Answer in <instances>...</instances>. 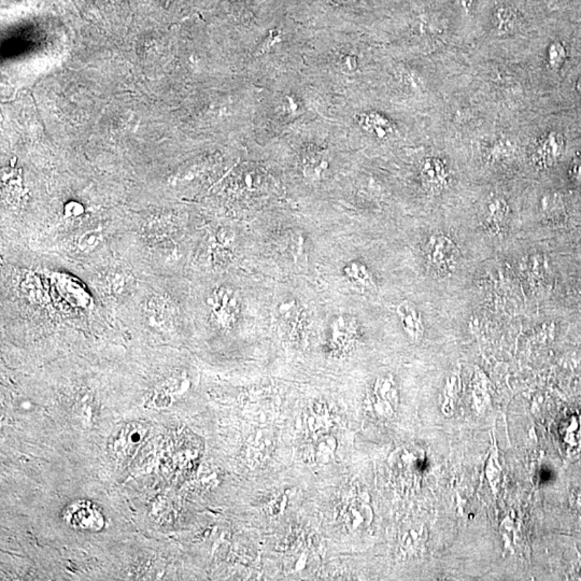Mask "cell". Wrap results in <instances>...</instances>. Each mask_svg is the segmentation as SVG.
Here are the masks:
<instances>
[{"mask_svg": "<svg viewBox=\"0 0 581 581\" xmlns=\"http://www.w3.org/2000/svg\"><path fill=\"white\" fill-rule=\"evenodd\" d=\"M109 285L113 292H121L122 289H124V285H125V279H124L123 275L114 273L109 280Z\"/></svg>", "mask_w": 581, "mask_h": 581, "instance_id": "44dd1931", "label": "cell"}, {"mask_svg": "<svg viewBox=\"0 0 581 581\" xmlns=\"http://www.w3.org/2000/svg\"><path fill=\"white\" fill-rule=\"evenodd\" d=\"M147 429L141 423H129L118 429L109 441V451L116 459L127 458L135 452L147 435Z\"/></svg>", "mask_w": 581, "mask_h": 581, "instance_id": "52a82bcc", "label": "cell"}, {"mask_svg": "<svg viewBox=\"0 0 581 581\" xmlns=\"http://www.w3.org/2000/svg\"><path fill=\"white\" fill-rule=\"evenodd\" d=\"M571 175L576 180H581V157H577L573 161L572 167H571Z\"/></svg>", "mask_w": 581, "mask_h": 581, "instance_id": "7402d4cb", "label": "cell"}, {"mask_svg": "<svg viewBox=\"0 0 581 581\" xmlns=\"http://www.w3.org/2000/svg\"><path fill=\"white\" fill-rule=\"evenodd\" d=\"M69 527L80 531L98 532L104 527V519L97 506L88 501L70 504L63 514Z\"/></svg>", "mask_w": 581, "mask_h": 581, "instance_id": "8992f818", "label": "cell"}, {"mask_svg": "<svg viewBox=\"0 0 581 581\" xmlns=\"http://www.w3.org/2000/svg\"><path fill=\"white\" fill-rule=\"evenodd\" d=\"M427 271L436 279H446L454 273L460 261L458 246L448 236H431L423 249Z\"/></svg>", "mask_w": 581, "mask_h": 581, "instance_id": "6da1fadb", "label": "cell"}, {"mask_svg": "<svg viewBox=\"0 0 581 581\" xmlns=\"http://www.w3.org/2000/svg\"><path fill=\"white\" fill-rule=\"evenodd\" d=\"M367 508L364 504L361 503L349 504L344 509V514H342L346 525L351 530L360 529V527H363L367 521L365 515V510Z\"/></svg>", "mask_w": 581, "mask_h": 581, "instance_id": "2e32d148", "label": "cell"}, {"mask_svg": "<svg viewBox=\"0 0 581 581\" xmlns=\"http://www.w3.org/2000/svg\"><path fill=\"white\" fill-rule=\"evenodd\" d=\"M564 145V138L560 133L545 134L532 143L529 150L530 161L536 168H549L562 157Z\"/></svg>", "mask_w": 581, "mask_h": 581, "instance_id": "5b68a950", "label": "cell"}, {"mask_svg": "<svg viewBox=\"0 0 581 581\" xmlns=\"http://www.w3.org/2000/svg\"><path fill=\"white\" fill-rule=\"evenodd\" d=\"M65 216L67 218H76L84 214V208L82 205L77 202H70L65 206Z\"/></svg>", "mask_w": 581, "mask_h": 581, "instance_id": "ffe728a7", "label": "cell"}, {"mask_svg": "<svg viewBox=\"0 0 581 581\" xmlns=\"http://www.w3.org/2000/svg\"><path fill=\"white\" fill-rule=\"evenodd\" d=\"M207 304L218 328L230 330L239 319L241 301L238 293L232 287H216L209 295Z\"/></svg>", "mask_w": 581, "mask_h": 581, "instance_id": "7a4b0ae2", "label": "cell"}, {"mask_svg": "<svg viewBox=\"0 0 581 581\" xmlns=\"http://www.w3.org/2000/svg\"><path fill=\"white\" fill-rule=\"evenodd\" d=\"M578 88H579V90H580V93H581V81H580V83H579Z\"/></svg>", "mask_w": 581, "mask_h": 581, "instance_id": "603a6c76", "label": "cell"}, {"mask_svg": "<svg viewBox=\"0 0 581 581\" xmlns=\"http://www.w3.org/2000/svg\"><path fill=\"white\" fill-rule=\"evenodd\" d=\"M565 58V50L563 45L559 42L550 45L548 53L549 64L551 67H560Z\"/></svg>", "mask_w": 581, "mask_h": 581, "instance_id": "d6986e66", "label": "cell"}, {"mask_svg": "<svg viewBox=\"0 0 581 581\" xmlns=\"http://www.w3.org/2000/svg\"><path fill=\"white\" fill-rule=\"evenodd\" d=\"M397 313L406 334L413 342H419L424 333L422 315L419 309L411 301H405L397 306Z\"/></svg>", "mask_w": 581, "mask_h": 581, "instance_id": "8fae6325", "label": "cell"}, {"mask_svg": "<svg viewBox=\"0 0 581 581\" xmlns=\"http://www.w3.org/2000/svg\"><path fill=\"white\" fill-rule=\"evenodd\" d=\"M304 167L306 173H312L315 176H318L320 173L324 170L326 167L324 159L321 157L320 153L315 151H308L305 153Z\"/></svg>", "mask_w": 581, "mask_h": 581, "instance_id": "ac0fdd59", "label": "cell"}, {"mask_svg": "<svg viewBox=\"0 0 581 581\" xmlns=\"http://www.w3.org/2000/svg\"><path fill=\"white\" fill-rule=\"evenodd\" d=\"M143 316L150 326L157 328H167L173 319V307L168 299L165 297H150L145 301Z\"/></svg>", "mask_w": 581, "mask_h": 581, "instance_id": "30bf717a", "label": "cell"}, {"mask_svg": "<svg viewBox=\"0 0 581 581\" xmlns=\"http://www.w3.org/2000/svg\"><path fill=\"white\" fill-rule=\"evenodd\" d=\"M336 451L335 438L330 436L317 437L312 444L305 449L304 456L306 461H313L319 464L331 462Z\"/></svg>", "mask_w": 581, "mask_h": 581, "instance_id": "4fadbf2b", "label": "cell"}, {"mask_svg": "<svg viewBox=\"0 0 581 581\" xmlns=\"http://www.w3.org/2000/svg\"><path fill=\"white\" fill-rule=\"evenodd\" d=\"M360 123L369 133L379 138H385L391 132V124L378 113H366L360 118Z\"/></svg>", "mask_w": 581, "mask_h": 581, "instance_id": "9a60e30c", "label": "cell"}, {"mask_svg": "<svg viewBox=\"0 0 581 581\" xmlns=\"http://www.w3.org/2000/svg\"><path fill=\"white\" fill-rule=\"evenodd\" d=\"M489 25L500 36H510L527 26L525 11L511 0H494L489 11Z\"/></svg>", "mask_w": 581, "mask_h": 581, "instance_id": "3957f363", "label": "cell"}, {"mask_svg": "<svg viewBox=\"0 0 581 581\" xmlns=\"http://www.w3.org/2000/svg\"><path fill=\"white\" fill-rule=\"evenodd\" d=\"M344 271L348 280L360 291L375 292L377 289L373 275L364 264L352 262L344 267Z\"/></svg>", "mask_w": 581, "mask_h": 581, "instance_id": "7c38bea8", "label": "cell"}, {"mask_svg": "<svg viewBox=\"0 0 581 581\" xmlns=\"http://www.w3.org/2000/svg\"><path fill=\"white\" fill-rule=\"evenodd\" d=\"M510 209L502 197L486 200L481 209V226L490 236H498L504 232L509 218Z\"/></svg>", "mask_w": 581, "mask_h": 581, "instance_id": "ba28073f", "label": "cell"}, {"mask_svg": "<svg viewBox=\"0 0 581 581\" xmlns=\"http://www.w3.org/2000/svg\"><path fill=\"white\" fill-rule=\"evenodd\" d=\"M332 421L328 407L324 404H317L313 411L307 415L306 425L310 434L320 437L324 429H330L333 427Z\"/></svg>", "mask_w": 581, "mask_h": 581, "instance_id": "5bb4252c", "label": "cell"}, {"mask_svg": "<svg viewBox=\"0 0 581 581\" xmlns=\"http://www.w3.org/2000/svg\"><path fill=\"white\" fill-rule=\"evenodd\" d=\"M360 337V326L352 316L337 317L328 331V344L334 356H344L350 353Z\"/></svg>", "mask_w": 581, "mask_h": 581, "instance_id": "277c9868", "label": "cell"}, {"mask_svg": "<svg viewBox=\"0 0 581 581\" xmlns=\"http://www.w3.org/2000/svg\"><path fill=\"white\" fill-rule=\"evenodd\" d=\"M104 240V235L100 230H88L78 240V248L83 253H90L100 248Z\"/></svg>", "mask_w": 581, "mask_h": 581, "instance_id": "e0dca14e", "label": "cell"}, {"mask_svg": "<svg viewBox=\"0 0 581 581\" xmlns=\"http://www.w3.org/2000/svg\"><path fill=\"white\" fill-rule=\"evenodd\" d=\"M423 185L431 192H439L448 185L449 173L444 161L435 157L425 159L420 165Z\"/></svg>", "mask_w": 581, "mask_h": 581, "instance_id": "9c48e42d", "label": "cell"}]
</instances>
